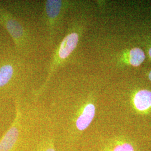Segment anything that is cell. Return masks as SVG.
I'll use <instances>...</instances> for the list:
<instances>
[{
	"instance_id": "obj_1",
	"label": "cell",
	"mask_w": 151,
	"mask_h": 151,
	"mask_svg": "<svg viewBox=\"0 0 151 151\" xmlns=\"http://www.w3.org/2000/svg\"><path fill=\"white\" fill-rule=\"evenodd\" d=\"M79 40L80 34L76 30L75 28L70 27L65 38L62 39L54 51L46 80L37 92V95L42 94L45 90L55 70L60 67V65L65 63V60H67L74 51L78 43Z\"/></svg>"
},
{
	"instance_id": "obj_2",
	"label": "cell",
	"mask_w": 151,
	"mask_h": 151,
	"mask_svg": "<svg viewBox=\"0 0 151 151\" xmlns=\"http://www.w3.org/2000/svg\"><path fill=\"white\" fill-rule=\"evenodd\" d=\"M0 24L10 35L17 49L22 50L25 48L29 39L26 30L15 16L1 5Z\"/></svg>"
},
{
	"instance_id": "obj_3",
	"label": "cell",
	"mask_w": 151,
	"mask_h": 151,
	"mask_svg": "<svg viewBox=\"0 0 151 151\" xmlns=\"http://www.w3.org/2000/svg\"><path fill=\"white\" fill-rule=\"evenodd\" d=\"M70 5L69 1L53 0L46 1L44 15L50 42H52L55 30Z\"/></svg>"
},
{
	"instance_id": "obj_4",
	"label": "cell",
	"mask_w": 151,
	"mask_h": 151,
	"mask_svg": "<svg viewBox=\"0 0 151 151\" xmlns=\"http://www.w3.org/2000/svg\"><path fill=\"white\" fill-rule=\"evenodd\" d=\"M20 65L15 57L0 58V93L10 89L20 73Z\"/></svg>"
},
{
	"instance_id": "obj_5",
	"label": "cell",
	"mask_w": 151,
	"mask_h": 151,
	"mask_svg": "<svg viewBox=\"0 0 151 151\" xmlns=\"http://www.w3.org/2000/svg\"><path fill=\"white\" fill-rule=\"evenodd\" d=\"M20 112L16 104V114L13 123L0 140V151H13L19 137Z\"/></svg>"
},
{
	"instance_id": "obj_6",
	"label": "cell",
	"mask_w": 151,
	"mask_h": 151,
	"mask_svg": "<svg viewBox=\"0 0 151 151\" xmlns=\"http://www.w3.org/2000/svg\"><path fill=\"white\" fill-rule=\"evenodd\" d=\"M95 106L92 103H88L83 107L75 121L77 129L83 131L91 123L95 115Z\"/></svg>"
},
{
	"instance_id": "obj_7",
	"label": "cell",
	"mask_w": 151,
	"mask_h": 151,
	"mask_svg": "<svg viewBox=\"0 0 151 151\" xmlns=\"http://www.w3.org/2000/svg\"><path fill=\"white\" fill-rule=\"evenodd\" d=\"M133 103L136 109L145 111L151 108V92L143 90L138 92L133 99Z\"/></svg>"
},
{
	"instance_id": "obj_8",
	"label": "cell",
	"mask_w": 151,
	"mask_h": 151,
	"mask_svg": "<svg viewBox=\"0 0 151 151\" xmlns=\"http://www.w3.org/2000/svg\"><path fill=\"white\" fill-rule=\"evenodd\" d=\"M145 59V54L139 48L132 49L129 53L130 63L133 66H139Z\"/></svg>"
},
{
	"instance_id": "obj_9",
	"label": "cell",
	"mask_w": 151,
	"mask_h": 151,
	"mask_svg": "<svg viewBox=\"0 0 151 151\" xmlns=\"http://www.w3.org/2000/svg\"><path fill=\"white\" fill-rule=\"evenodd\" d=\"M110 151H135L132 145L128 142L123 140H117L113 144Z\"/></svg>"
},
{
	"instance_id": "obj_10",
	"label": "cell",
	"mask_w": 151,
	"mask_h": 151,
	"mask_svg": "<svg viewBox=\"0 0 151 151\" xmlns=\"http://www.w3.org/2000/svg\"><path fill=\"white\" fill-rule=\"evenodd\" d=\"M55 151L53 146H48L47 148H46L44 151Z\"/></svg>"
},
{
	"instance_id": "obj_11",
	"label": "cell",
	"mask_w": 151,
	"mask_h": 151,
	"mask_svg": "<svg viewBox=\"0 0 151 151\" xmlns=\"http://www.w3.org/2000/svg\"><path fill=\"white\" fill-rule=\"evenodd\" d=\"M149 78L151 81V72L150 73V75H149Z\"/></svg>"
},
{
	"instance_id": "obj_12",
	"label": "cell",
	"mask_w": 151,
	"mask_h": 151,
	"mask_svg": "<svg viewBox=\"0 0 151 151\" xmlns=\"http://www.w3.org/2000/svg\"><path fill=\"white\" fill-rule=\"evenodd\" d=\"M149 54H150V55L151 56V48L150 49V50H149Z\"/></svg>"
}]
</instances>
